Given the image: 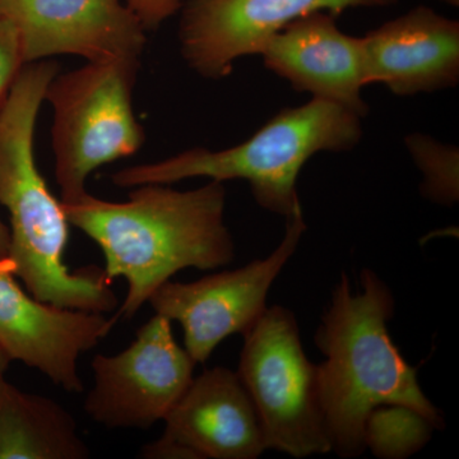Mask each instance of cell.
<instances>
[{
  "mask_svg": "<svg viewBox=\"0 0 459 459\" xmlns=\"http://www.w3.org/2000/svg\"><path fill=\"white\" fill-rule=\"evenodd\" d=\"M63 207L69 225L101 249L107 279L123 277L128 282L119 318H134L178 272L217 270L235 256L225 223L226 189L219 181L186 192L168 184H144L132 188L126 202L87 193Z\"/></svg>",
  "mask_w": 459,
  "mask_h": 459,
  "instance_id": "obj_1",
  "label": "cell"
},
{
  "mask_svg": "<svg viewBox=\"0 0 459 459\" xmlns=\"http://www.w3.org/2000/svg\"><path fill=\"white\" fill-rule=\"evenodd\" d=\"M394 307L391 289L376 272L361 271L358 291L342 272L316 329V344L325 358L318 365L320 406L331 452L340 457L365 452L368 420L380 407H403L435 429L444 427L415 368L389 336Z\"/></svg>",
  "mask_w": 459,
  "mask_h": 459,
  "instance_id": "obj_2",
  "label": "cell"
},
{
  "mask_svg": "<svg viewBox=\"0 0 459 459\" xmlns=\"http://www.w3.org/2000/svg\"><path fill=\"white\" fill-rule=\"evenodd\" d=\"M60 66L50 59L26 63L0 111V204L9 213L7 264L38 300L86 312L110 313L117 295L104 270L72 272L65 253L69 222L36 165V120Z\"/></svg>",
  "mask_w": 459,
  "mask_h": 459,
  "instance_id": "obj_3",
  "label": "cell"
},
{
  "mask_svg": "<svg viewBox=\"0 0 459 459\" xmlns=\"http://www.w3.org/2000/svg\"><path fill=\"white\" fill-rule=\"evenodd\" d=\"M361 117L327 100L287 108L249 140L221 151L204 147L155 164L129 166L111 175L117 188L170 184L208 178L219 183L246 180L259 207L280 216L303 212L296 181L304 165L319 152H344L360 143Z\"/></svg>",
  "mask_w": 459,
  "mask_h": 459,
  "instance_id": "obj_4",
  "label": "cell"
},
{
  "mask_svg": "<svg viewBox=\"0 0 459 459\" xmlns=\"http://www.w3.org/2000/svg\"><path fill=\"white\" fill-rule=\"evenodd\" d=\"M141 60L87 62L57 74L45 100L53 108L51 128L60 202L86 195L87 179L101 166L134 155L146 134L133 110Z\"/></svg>",
  "mask_w": 459,
  "mask_h": 459,
  "instance_id": "obj_5",
  "label": "cell"
},
{
  "mask_svg": "<svg viewBox=\"0 0 459 459\" xmlns=\"http://www.w3.org/2000/svg\"><path fill=\"white\" fill-rule=\"evenodd\" d=\"M243 337L238 376L255 404L265 449L294 458L327 455L318 365L304 351L294 313L267 307Z\"/></svg>",
  "mask_w": 459,
  "mask_h": 459,
  "instance_id": "obj_6",
  "label": "cell"
},
{
  "mask_svg": "<svg viewBox=\"0 0 459 459\" xmlns=\"http://www.w3.org/2000/svg\"><path fill=\"white\" fill-rule=\"evenodd\" d=\"M305 231L304 214L296 213L286 219L285 237L267 258L195 282L168 281L148 303L156 314L180 323L184 349L197 364H204L225 338L246 333L264 314L271 286L295 255Z\"/></svg>",
  "mask_w": 459,
  "mask_h": 459,
  "instance_id": "obj_7",
  "label": "cell"
},
{
  "mask_svg": "<svg viewBox=\"0 0 459 459\" xmlns=\"http://www.w3.org/2000/svg\"><path fill=\"white\" fill-rule=\"evenodd\" d=\"M197 362L172 334L171 320L156 314L117 355H96L93 385L83 409L108 429H148L164 421L192 383Z\"/></svg>",
  "mask_w": 459,
  "mask_h": 459,
  "instance_id": "obj_8",
  "label": "cell"
},
{
  "mask_svg": "<svg viewBox=\"0 0 459 459\" xmlns=\"http://www.w3.org/2000/svg\"><path fill=\"white\" fill-rule=\"evenodd\" d=\"M397 0H186L180 9V53L207 80L232 74L240 57L259 56L271 38L298 18L347 9L391 7Z\"/></svg>",
  "mask_w": 459,
  "mask_h": 459,
  "instance_id": "obj_9",
  "label": "cell"
},
{
  "mask_svg": "<svg viewBox=\"0 0 459 459\" xmlns=\"http://www.w3.org/2000/svg\"><path fill=\"white\" fill-rule=\"evenodd\" d=\"M119 316L44 303L18 285L0 262V347L68 394H82L78 360L110 333Z\"/></svg>",
  "mask_w": 459,
  "mask_h": 459,
  "instance_id": "obj_10",
  "label": "cell"
},
{
  "mask_svg": "<svg viewBox=\"0 0 459 459\" xmlns=\"http://www.w3.org/2000/svg\"><path fill=\"white\" fill-rule=\"evenodd\" d=\"M0 13L16 25L26 63L141 60L146 48V30L120 0H0Z\"/></svg>",
  "mask_w": 459,
  "mask_h": 459,
  "instance_id": "obj_11",
  "label": "cell"
},
{
  "mask_svg": "<svg viewBox=\"0 0 459 459\" xmlns=\"http://www.w3.org/2000/svg\"><path fill=\"white\" fill-rule=\"evenodd\" d=\"M268 71L286 80L296 91L327 100L367 117L362 99L368 86L362 38L338 29L336 17L314 12L292 21L263 48Z\"/></svg>",
  "mask_w": 459,
  "mask_h": 459,
  "instance_id": "obj_12",
  "label": "cell"
},
{
  "mask_svg": "<svg viewBox=\"0 0 459 459\" xmlns=\"http://www.w3.org/2000/svg\"><path fill=\"white\" fill-rule=\"evenodd\" d=\"M368 83L397 96L453 89L459 82V23L419 5L362 38Z\"/></svg>",
  "mask_w": 459,
  "mask_h": 459,
  "instance_id": "obj_13",
  "label": "cell"
},
{
  "mask_svg": "<svg viewBox=\"0 0 459 459\" xmlns=\"http://www.w3.org/2000/svg\"><path fill=\"white\" fill-rule=\"evenodd\" d=\"M164 422L162 437L198 459H255L267 451L255 404L238 373L226 368L193 377Z\"/></svg>",
  "mask_w": 459,
  "mask_h": 459,
  "instance_id": "obj_14",
  "label": "cell"
},
{
  "mask_svg": "<svg viewBox=\"0 0 459 459\" xmlns=\"http://www.w3.org/2000/svg\"><path fill=\"white\" fill-rule=\"evenodd\" d=\"M91 451L62 404L0 383V459H87Z\"/></svg>",
  "mask_w": 459,
  "mask_h": 459,
  "instance_id": "obj_15",
  "label": "cell"
},
{
  "mask_svg": "<svg viewBox=\"0 0 459 459\" xmlns=\"http://www.w3.org/2000/svg\"><path fill=\"white\" fill-rule=\"evenodd\" d=\"M413 162L422 174V197L434 204L453 207L459 199V151L421 133L404 138Z\"/></svg>",
  "mask_w": 459,
  "mask_h": 459,
  "instance_id": "obj_16",
  "label": "cell"
},
{
  "mask_svg": "<svg viewBox=\"0 0 459 459\" xmlns=\"http://www.w3.org/2000/svg\"><path fill=\"white\" fill-rule=\"evenodd\" d=\"M427 419L403 407L373 411L365 429V446L380 458H404L427 444L433 431Z\"/></svg>",
  "mask_w": 459,
  "mask_h": 459,
  "instance_id": "obj_17",
  "label": "cell"
},
{
  "mask_svg": "<svg viewBox=\"0 0 459 459\" xmlns=\"http://www.w3.org/2000/svg\"><path fill=\"white\" fill-rule=\"evenodd\" d=\"M25 65L17 27L7 16L0 13V111Z\"/></svg>",
  "mask_w": 459,
  "mask_h": 459,
  "instance_id": "obj_18",
  "label": "cell"
},
{
  "mask_svg": "<svg viewBox=\"0 0 459 459\" xmlns=\"http://www.w3.org/2000/svg\"><path fill=\"white\" fill-rule=\"evenodd\" d=\"M186 0H126L146 32L156 31L165 21L179 13Z\"/></svg>",
  "mask_w": 459,
  "mask_h": 459,
  "instance_id": "obj_19",
  "label": "cell"
},
{
  "mask_svg": "<svg viewBox=\"0 0 459 459\" xmlns=\"http://www.w3.org/2000/svg\"><path fill=\"white\" fill-rule=\"evenodd\" d=\"M140 457L146 459H198L190 449L183 444L160 437L155 442L144 444L140 451Z\"/></svg>",
  "mask_w": 459,
  "mask_h": 459,
  "instance_id": "obj_20",
  "label": "cell"
},
{
  "mask_svg": "<svg viewBox=\"0 0 459 459\" xmlns=\"http://www.w3.org/2000/svg\"><path fill=\"white\" fill-rule=\"evenodd\" d=\"M11 247V231L0 219V262L7 261Z\"/></svg>",
  "mask_w": 459,
  "mask_h": 459,
  "instance_id": "obj_21",
  "label": "cell"
},
{
  "mask_svg": "<svg viewBox=\"0 0 459 459\" xmlns=\"http://www.w3.org/2000/svg\"><path fill=\"white\" fill-rule=\"evenodd\" d=\"M11 358L5 353L4 350L0 347V383L5 379V373H7L9 365H11Z\"/></svg>",
  "mask_w": 459,
  "mask_h": 459,
  "instance_id": "obj_22",
  "label": "cell"
},
{
  "mask_svg": "<svg viewBox=\"0 0 459 459\" xmlns=\"http://www.w3.org/2000/svg\"><path fill=\"white\" fill-rule=\"evenodd\" d=\"M439 2L446 3V4L452 5V7H458L459 0H439Z\"/></svg>",
  "mask_w": 459,
  "mask_h": 459,
  "instance_id": "obj_23",
  "label": "cell"
}]
</instances>
